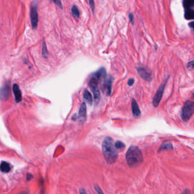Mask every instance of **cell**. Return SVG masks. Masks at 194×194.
Wrapping results in <instances>:
<instances>
[{
  "label": "cell",
  "instance_id": "29",
  "mask_svg": "<svg viewBox=\"0 0 194 194\" xmlns=\"http://www.w3.org/2000/svg\"><path fill=\"white\" fill-rule=\"evenodd\" d=\"M190 26L194 30V22H192L190 23Z\"/></svg>",
  "mask_w": 194,
  "mask_h": 194
},
{
  "label": "cell",
  "instance_id": "6",
  "mask_svg": "<svg viewBox=\"0 0 194 194\" xmlns=\"http://www.w3.org/2000/svg\"><path fill=\"white\" fill-rule=\"evenodd\" d=\"M167 79L166 81H165V83L162 84L161 85V86L158 88L157 92H156V95H154V97L153 100V105L154 106V107H158L159 103L161 102L162 97L163 95V94L164 92V90H165V86H166V85Z\"/></svg>",
  "mask_w": 194,
  "mask_h": 194
},
{
  "label": "cell",
  "instance_id": "27",
  "mask_svg": "<svg viewBox=\"0 0 194 194\" xmlns=\"http://www.w3.org/2000/svg\"><path fill=\"white\" fill-rule=\"evenodd\" d=\"M80 194H87L86 191H85V190L83 188H81L80 190Z\"/></svg>",
  "mask_w": 194,
  "mask_h": 194
},
{
  "label": "cell",
  "instance_id": "7",
  "mask_svg": "<svg viewBox=\"0 0 194 194\" xmlns=\"http://www.w3.org/2000/svg\"><path fill=\"white\" fill-rule=\"evenodd\" d=\"M112 82H113V78L111 76L106 77L104 79L102 91L108 96H109L111 95Z\"/></svg>",
  "mask_w": 194,
  "mask_h": 194
},
{
  "label": "cell",
  "instance_id": "8",
  "mask_svg": "<svg viewBox=\"0 0 194 194\" xmlns=\"http://www.w3.org/2000/svg\"><path fill=\"white\" fill-rule=\"evenodd\" d=\"M77 119L80 124H83L87 119V109L85 103L84 102L80 107V109L79 111V114Z\"/></svg>",
  "mask_w": 194,
  "mask_h": 194
},
{
  "label": "cell",
  "instance_id": "25",
  "mask_svg": "<svg viewBox=\"0 0 194 194\" xmlns=\"http://www.w3.org/2000/svg\"><path fill=\"white\" fill-rule=\"evenodd\" d=\"M95 191L97 193V194H104L102 191V189L97 186H95Z\"/></svg>",
  "mask_w": 194,
  "mask_h": 194
},
{
  "label": "cell",
  "instance_id": "26",
  "mask_svg": "<svg viewBox=\"0 0 194 194\" xmlns=\"http://www.w3.org/2000/svg\"><path fill=\"white\" fill-rule=\"evenodd\" d=\"M134 83V79L131 78V79H129V81H128V85H129V86H132V85H133Z\"/></svg>",
  "mask_w": 194,
  "mask_h": 194
},
{
  "label": "cell",
  "instance_id": "30",
  "mask_svg": "<svg viewBox=\"0 0 194 194\" xmlns=\"http://www.w3.org/2000/svg\"><path fill=\"white\" fill-rule=\"evenodd\" d=\"M129 18L130 19V20L132 22L133 21V16L131 14H130L129 15Z\"/></svg>",
  "mask_w": 194,
  "mask_h": 194
},
{
  "label": "cell",
  "instance_id": "15",
  "mask_svg": "<svg viewBox=\"0 0 194 194\" xmlns=\"http://www.w3.org/2000/svg\"><path fill=\"white\" fill-rule=\"evenodd\" d=\"M84 98L87 101V102L91 104L92 103V97L91 92L87 90H85L83 92Z\"/></svg>",
  "mask_w": 194,
  "mask_h": 194
},
{
  "label": "cell",
  "instance_id": "23",
  "mask_svg": "<svg viewBox=\"0 0 194 194\" xmlns=\"http://www.w3.org/2000/svg\"><path fill=\"white\" fill-rule=\"evenodd\" d=\"M88 1H89V4H90V8L92 10L93 13H94V11H95V1H94V0H88Z\"/></svg>",
  "mask_w": 194,
  "mask_h": 194
},
{
  "label": "cell",
  "instance_id": "28",
  "mask_svg": "<svg viewBox=\"0 0 194 194\" xmlns=\"http://www.w3.org/2000/svg\"><path fill=\"white\" fill-rule=\"evenodd\" d=\"M32 178H33V176H32V175H31V174H28V177H27V179H28V181H30Z\"/></svg>",
  "mask_w": 194,
  "mask_h": 194
},
{
  "label": "cell",
  "instance_id": "14",
  "mask_svg": "<svg viewBox=\"0 0 194 194\" xmlns=\"http://www.w3.org/2000/svg\"><path fill=\"white\" fill-rule=\"evenodd\" d=\"M11 166L9 163L2 161L1 164V171L3 173H9L10 171L11 170Z\"/></svg>",
  "mask_w": 194,
  "mask_h": 194
},
{
  "label": "cell",
  "instance_id": "32",
  "mask_svg": "<svg viewBox=\"0 0 194 194\" xmlns=\"http://www.w3.org/2000/svg\"><path fill=\"white\" fill-rule=\"evenodd\" d=\"M20 194H28V191H24L23 192H22Z\"/></svg>",
  "mask_w": 194,
  "mask_h": 194
},
{
  "label": "cell",
  "instance_id": "2",
  "mask_svg": "<svg viewBox=\"0 0 194 194\" xmlns=\"http://www.w3.org/2000/svg\"><path fill=\"white\" fill-rule=\"evenodd\" d=\"M126 159L129 166H138L143 162L141 151L138 147L131 146L126 152Z\"/></svg>",
  "mask_w": 194,
  "mask_h": 194
},
{
  "label": "cell",
  "instance_id": "19",
  "mask_svg": "<svg viewBox=\"0 0 194 194\" xmlns=\"http://www.w3.org/2000/svg\"><path fill=\"white\" fill-rule=\"evenodd\" d=\"M185 17L187 19H193V10L190 9H187L185 13Z\"/></svg>",
  "mask_w": 194,
  "mask_h": 194
},
{
  "label": "cell",
  "instance_id": "17",
  "mask_svg": "<svg viewBox=\"0 0 194 194\" xmlns=\"http://www.w3.org/2000/svg\"><path fill=\"white\" fill-rule=\"evenodd\" d=\"M183 6L185 9H190L194 6V0H184Z\"/></svg>",
  "mask_w": 194,
  "mask_h": 194
},
{
  "label": "cell",
  "instance_id": "11",
  "mask_svg": "<svg viewBox=\"0 0 194 194\" xmlns=\"http://www.w3.org/2000/svg\"><path fill=\"white\" fill-rule=\"evenodd\" d=\"M13 90L15 96V99L17 103H19L22 101V94L19 88L18 85L17 84H14L13 85Z\"/></svg>",
  "mask_w": 194,
  "mask_h": 194
},
{
  "label": "cell",
  "instance_id": "31",
  "mask_svg": "<svg viewBox=\"0 0 194 194\" xmlns=\"http://www.w3.org/2000/svg\"><path fill=\"white\" fill-rule=\"evenodd\" d=\"M76 118H77V116L76 115V114H75L74 116H73V117H72V119H73L74 120H76Z\"/></svg>",
  "mask_w": 194,
  "mask_h": 194
},
{
  "label": "cell",
  "instance_id": "12",
  "mask_svg": "<svg viewBox=\"0 0 194 194\" xmlns=\"http://www.w3.org/2000/svg\"><path fill=\"white\" fill-rule=\"evenodd\" d=\"M91 89L93 95H94V99L95 101L97 103L100 101V90L98 87V86H91L90 87Z\"/></svg>",
  "mask_w": 194,
  "mask_h": 194
},
{
  "label": "cell",
  "instance_id": "22",
  "mask_svg": "<svg viewBox=\"0 0 194 194\" xmlns=\"http://www.w3.org/2000/svg\"><path fill=\"white\" fill-rule=\"evenodd\" d=\"M51 1H52L53 2L55 3L56 5L60 9H63V5L61 2V0H51Z\"/></svg>",
  "mask_w": 194,
  "mask_h": 194
},
{
  "label": "cell",
  "instance_id": "24",
  "mask_svg": "<svg viewBox=\"0 0 194 194\" xmlns=\"http://www.w3.org/2000/svg\"><path fill=\"white\" fill-rule=\"evenodd\" d=\"M187 68L190 70H191V69H194V60H193L192 61H190L189 62L188 64H187Z\"/></svg>",
  "mask_w": 194,
  "mask_h": 194
},
{
  "label": "cell",
  "instance_id": "13",
  "mask_svg": "<svg viewBox=\"0 0 194 194\" xmlns=\"http://www.w3.org/2000/svg\"><path fill=\"white\" fill-rule=\"evenodd\" d=\"M10 95V87L6 85L1 89V98L4 100L7 99Z\"/></svg>",
  "mask_w": 194,
  "mask_h": 194
},
{
  "label": "cell",
  "instance_id": "1",
  "mask_svg": "<svg viewBox=\"0 0 194 194\" xmlns=\"http://www.w3.org/2000/svg\"><path fill=\"white\" fill-rule=\"evenodd\" d=\"M102 152L106 161L109 164H114L117 159L118 153L116 150L113 139L108 137L104 140L102 144Z\"/></svg>",
  "mask_w": 194,
  "mask_h": 194
},
{
  "label": "cell",
  "instance_id": "9",
  "mask_svg": "<svg viewBox=\"0 0 194 194\" xmlns=\"http://www.w3.org/2000/svg\"><path fill=\"white\" fill-rule=\"evenodd\" d=\"M138 73L140 77L145 81H150L151 80V75L145 68L143 67H139L138 68Z\"/></svg>",
  "mask_w": 194,
  "mask_h": 194
},
{
  "label": "cell",
  "instance_id": "21",
  "mask_svg": "<svg viewBox=\"0 0 194 194\" xmlns=\"http://www.w3.org/2000/svg\"><path fill=\"white\" fill-rule=\"evenodd\" d=\"M172 148H173V146H172L171 144H170V143H165V144H163L161 145L160 149L161 150L170 149H172Z\"/></svg>",
  "mask_w": 194,
  "mask_h": 194
},
{
  "label": "cell",
  "instance_id": "16",
  "mask_svg": "<svg viewBox=\"0 0 194 194\" xmlns=\"http://www.w3.org/2000/svg\"><path fill=\"white\" fill-rule=\"evenodd\" d=\"M71 14L75 18H78L80 16V11L76 5H74L71 8Z\"/></svg>",
  "mask_w": 194,
  "mask_h": 194
},
{
  "label": "cell",
  "instance_id": "34",
  "mask_svg": "<svg viewBox=\"0 0 194 194\" xmlns=\"http://www.w3.org/2000/svg\"><path fill=\"white\" fill-rule=\"evenodd\" d=\"M193 19H194V10H193Z\"/></svg>",
  "mask_w": 194,
  "mask_h": 194
},
{
  "label": "cell",
  "instance_id": "18",
  "mask_svg": "<svg viewBox=\"0 0 194 194\" xmlns=\"http://www.w3.org/2000/svg\"><path fill=\"white\" fill-rule=\"evenodd\" d=\"M42 55L45 58L48 57V51L47 48L46 43L45 41H43L42 44Z\"/></svg>",
  "mask_w": 194,
  "mask_h": 194
},
{
  "label": "cell",
  "instance_id": "3",
  "mask_svg": "<svg viewBox=\"0 0 194 194\" xmlns=\"http://www.w3.org/2000/svg\"><path fill=\"white\" fill-rule=\"evenodd\" d=\"M194 114V102L187 101L184 104L182 109L181 117L182 119L186 121L189 120Z\"/></svg>",
  "mask_w": 194,
  "mask_h": 194
},
{
  "label": "cell",
  "instance_id": "4",
  "mask_svg": "<svg viewBox=\"0 0 194 194\" xmlns=\"http://www.w3.org/2000/svg\"><path fill=\"white\" fill-rule=\"evenodd\" d=\"M106 77V70L104 68H102L98 71L93 74L89 83V86L90 87L93 86H98L99 83L102 80L105 79Z\"/></svg>",
  "mask_w": 194,
  "mask_h": 194
},
{
  "label": "cell",
  "instance_id": "5",
  "mask_svg": "<svg viewBox=\"0 0 194 194\" xmlns=\"http://www.w3.org/2000/svg\"><path fill=\"white\" fill-rule=\"evenodd\" d=\"M30 16L32 28L34 30L36 29L38 27L39 19H38V13L37 10V3L35 2V1H33L31 4Z\"/></svg>",
  "mask_w": 194,
  "mask_h": 194
},
{
  "label": "cell",
  "instance_id": "10",
  "mask_svg": "<svg viewBox=\"0 0 194 194\" xmlns=\"http://www.w3.org/2000/svg\"><path fill=\"white\" fill-rule=\"evenodd\" d=\"M131 107H132V112L133 114V116L136 118L139 117L141 115V111L139 107V104L134 99H133L132 102H131Z\"/></svg>",
  "mask_w": 194,
  "mask_h": 194
},
{
  "label": "cell",
  "instance_id": "20",
  "mask_svg": "<svg viewBox=\"0 0 194 194\" xmlns=\"http://www.w3.org/2000/svg\"><path fill=\"white\" fill-rule=\"evenodd\" d=\"M114 146L117 149H122L125 148V144L120 141H117L115 143Z\"/></svg>",
  "mask_w": 194,
  "mask_h": 194
},
{
  "label": "cell",
  "instance_id": "33",
  "mask_svg": "<svg viewBox=\"0 0 194 194\" xmlns=\"http://www.w3.org/2000/svg\"><path fill=\"white\" fill-rule=\"evenodd\" d=\"M183 194H190V191H188V190H186V191H185Z\"/></svg>",
  "mask_w": 194,
  "mask_h": 194
}]
</instances>
